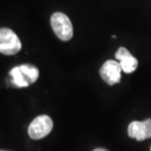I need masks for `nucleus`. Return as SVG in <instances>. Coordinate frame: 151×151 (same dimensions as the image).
<instances>
[{
	"instance_id": "nucleus-10",
	"label": "nucleus",
	"mask_w": 151,
	"mask_h": 151,
	"mask_svg": "<svg viewBox=\"0 0 151 151\" xmlns=\"http://www.w3.org/2000/svg\"><path fill=\"white\" fill-rule=\"evenodd\" d=\"M150 151H151V147H150Z\"/></svg>"
},
{
	"instance_id": "nucleus-1",
	"label": "nucleus",
	"mask_w": 151,
	"mask_h": 151,
	"mask_svg": "<svg viewBox=\"0 0 151 151\" xmlns=\"http://www.w3.org/2000/svg\"><path fill=\"white\" fill-rule=\"evenodd\" d=\"M51 26L55 34L63 41H68L73 36L71 21L65 14L60 12L54 13L51 17Z\"/></svg>"
},
{
	"instance_id": "nucleus-8",
	"label": "nucleus",
	"mask_w": 151,
	"mask_h": 151,
	"mask_svg": "<svg viewBox=\"0 0 151 151\" xmlns=\"http://www.w3.org/2000/svg\"><path fill=\"white\" fill-rule=\"evenodd\" d=\"M94 151H108V150L104 149V148H97V149H95Z\"/></svg>"
},
{
	"instance_id": "nucleus-2",
	"label": "nucleus",
	"mask_w": 151,
	"mask_h": 151,
	"mask_svg": "<svg viewBox=\"0 0 151 151\" xmlns=\"http://www.w3.org/2000/svg\"><path fill=\"white\" fill-rule=\"evenodd\" d=\"M22 49V42L18 35L10 28H0V53L15 55Z\"/></svg>"
},
{
	"instance_id": "nucleus-3",
	"label": "nucleus",
	"mask_w": 151,
	"mask_h": 151,
	"mask_svg": "<svg viewBox=\"0 0 151 151\" xmlns=\"http://www.w3.org/2000/svg\"><path fill=\"white\" fill-rule=\"evenodd\" d=\"M53 128V121L47 115H41L34 119L28 127V136L32 139H41L47 136Z\"/></svg>"
},
{
	"instance_id": "nucleus-4",
	"label": "nucleus",
	"mask_w": 151,
	"mask_h": 151,
	"mask_svg": "<svg viewBox=\"0 0 151 151\" xmlns=\"http://www.w3.org/2000/svg\"><path fill=\"white\" fill-rule=\"evenodd\" d=\"M122 68L119 62L114 60H107L104 63L99 70L101 79L109 85H113L120 82Z\"/></svg>"
},
{
	"instance_id": "nucleus-7",
	"label": "nucleus",
	"mask_w": 151,
	"mask_h": 151,
	"mask_svg": "<svg viewBox=\"0 0 151 151\" xmlns=\"http://www.w3.org/2000/svg\"><path fill=\"white\" fill-rule=\"evenodd\" d=\"M19 67H20L24 81L27 85V86L37 81L38 77H39V71L35 66L30 65V64H22Z\"/></svg>"
},
{
	"instance_id": "nucleus-5",
	"label": "nucleus",
	"mask_w": 151,
	"mask_h": 151,
	"mask_svg": "<svg viewBox=\"0 0 151 151\" xmlns=\"http://www.w3.org/2000/svg\"><path fill=\"white\" fill-rule=\"evenodd\" d=\"M128 134L139 141L151 137V118L143 122L134 121L128 127Z\"/></svg>"
},
{
	"instance_id": "nucleus-6",
	"label": "nucleus",
	"mask_w": 151,
	"mask_h": 151,
	"mask_svg": "<svg viewBox=\"0 0 151 151\" xmlns=\"http://www.w3.org/2000/svg\"><path fill=\"white\" fill-rule=\"evenodd\" d=\"M115 57L119 61L122 71L127 74L134 72L137 68V60L125 47H120L115 53Z\"/></svg>"
},
{
	"instance_id": "nucleus-9",
	"label": "nucleus",
	"mask_w": 151,
	"mask_h": 151,
	"mask_svg": "<svg viewBox=\"0 0 151 151\" xmlns=\"http://www.w3.org/2000/svg\"><path fill=\"white\" fill-rule=\"evenodd\" d=\"M0 151H8V150H0Z\"/></svg>"
}]
</instances>
